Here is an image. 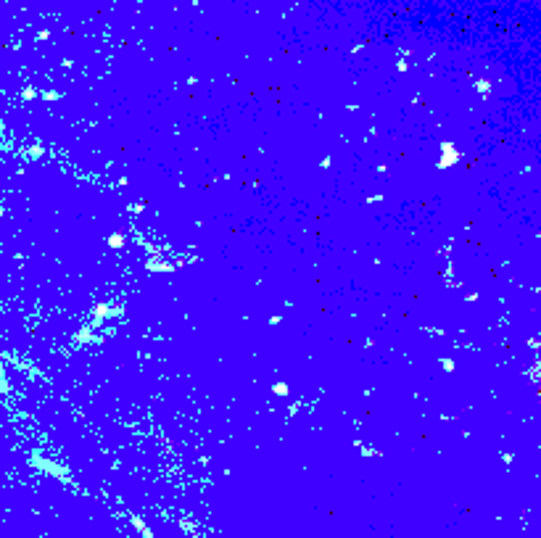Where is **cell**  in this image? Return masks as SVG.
Segmentation results:
<instances>
[{"label":"cell","mask_w":541,"mask_h":538,"mask_svg":"<svg viewBox=\"0 0 541 538\" xmlns=\"http://www.w3.org/2000/svg\"><path fill=\"white\" fill-rule=\"evenodd\" d=\"M129 211H132V214H140L143 206H140V203H132V206H129Z\"/></svg>","instance_id":"2e32d148"},{"label":"cell","mask_w":541,"mask_h":538,"mask_svg":"<svg viewBox=\"0 0 541 538\" xmlns=\"http://www.w3.org/2000/svg\"><path fill=\"white\" fill-rule=\"evenodd\" d=\"M61 98V93H56V90H48V93H42V100H58Z\"/></svg>","instance_id":"30bf717a"},{"label":"cell","mask_w":541,"mask_h":538,"mask_svg":"<svg viewBox=\"0 0 541 538\" xmlns=\"http://www.w3.org/2000/svg\"><path fill=\"white\" fill-rule=\"evenodd\" d=\"M132 525H135V528H138V530H140V533H143V536H146V538H153V533H151V528H148V525H146V522H143V520H140V517H135V515H132Z\"/></svg>","instance_id":"52a82bcc"},{"label":"cell","mask_w":541,"mask_h":538,"mask_svg":"<svg viewBox=\"0 0 541 538\" xmlns=\"http://www.w3.org/2000/svg\"><path fill=\"white\" fill-rule=\"evenodd\" d=\"M380 200H383V196H370L367 203H380Z\"/></svg>","instance_id":"9a60e30c"},{"label":"cell","mask_w":541,"mask_h":538,"mask_svg":"<svg viewBox=\"0 0 541 538\" xmlns=\"http://www.w3.org/2000/svg\"><path fill=\"white\" fill-rule=\"evenodd\" d=\"M111 248H125V243H127V238L125 235H119V232H114V235H108V240H106Z\"/></svg>","instance_id":"8992f818"},{"label":"cell","mask_w":541,"mask_h":538,"mask_svg":"<svg viewBox=\"0 0 541 538\" xmlns=\"http://www.w3.org/2000/svg\"><path fill=\"white\" fill-rule=\"evenodd\" d=\"M146 269L153 272V275H172V272H177V264L164 261V259H148V261H146Z\"/></svg>","instance_id":"277c9868"},{"label":"cell","mask_w":541,"mask_h":538,"mask_svg":"<svg viewBox=\"0 0 541 538\" xmlns=\"http://www.w3.org/2000/svg\"><path fill=\"white\" fill-rule=\"evenodd\" d=\"M108 317H122V309L111 306V303H95L93 306V327H98L103 319H108Z\"/></svg>","instance_id":"6da1fadb"},{"label":"cell","mask_w":541,"mask_h":538,"mask_svg":"<svg viewBox=\"0 0 541 538\" xmlns=\"http://www.w3.org/2000/svg\"><path fill=\"white\" fill-rule=\"evenodd\" d=\"M319 166H322V169H330V166H333V159H330V156H325V159H322V164H319Z\"/></svg>","instance_id":"7c38bea8"},{"label":"cell","mask_w":541,"mask_h":538,"mask_svg":"<svg viewBox=\"0 0 541 538\" xmlns=\"http://www.w3.org/2000/svg\"><path fill=\"white\" fill-rule=\"evenodd\" d=\"M298 409H301V404H298V401H296V404H291V409H288V414H291V417H293V414H296Z\"/></svg>","instance_id":"5bb4252c"},{"label":"cell","mask_w":541,"mask_h":538,"mask_svg":"<svg viewBox=\"0 0 541 538\" xmlns=\"http://www.w3.org/2000/svg\"><path fill=\"white\" fill-rule=\"evenodd\" d=\"M280 322H283V317H280V314H272V317H270V325H280Z\"/></svg>","instance_id":"4fadbf2b"},{"label":"cell","mask_w":541,"mask_h":538,"mask_svg":"<svg viewBox=\"0 0 541 538\" xmlns=\"http://www.w3.org/2000/svg\"><path fill=\"white\" fill-rule=\"evenodd\" d=\"M272 393H275V396H291V385L288 382H275V385H272Z\"/></svg>","instance_id":"ba28073f"},{"label":"cell","mask_w":541,"mask_h":538,"mask_svg":"<svg viewBox=\"0 0 541 538\" xmlns=\"http://www.w3.org/2000/svg\"><path fill=\"white\" fill-rule=\"evenodd\" d=\"M21 98H24V100H35V98H37V90H35V87H24V90H21Z\"/></svg>","instance_id":"9c48e42d"},{"label":"cell","mask_w":541,"mask_h":538,"mask_svg":"<svg viewBox=\"0 0 541 538\" xmlns=\"http://www.w3.org/2000/svg\"><path fill=\"white\" fill-rule=\"evenodd\" d=\"M29 464H40V467L45 470V472H50V475H56V478H63V480H69V475H66V470L61 467V464H53V462H45V459L40 457V454H32V459H29Z\"/></svg>","instance_id":"7a4b0ae2"},{"label":"cell","mask_w":541,"mask_h":538,"mask_svg":"<svg viewBox=\"0 0 541 538\" xmlns=\"http://www.w3.org/2000/svg\"><path fill=\"white\" fill-rule=\"evenodd\" d=\"M441 151H444V156L438 159V169H449V166H454L459 161V151H454L452 142H441Z\"/></svg>","instance_id":"3957f363"},{"label":"cell","mask_w":541,"mask_h":538,"mask_svg":"<svg viewBox=\"0 0 541 538\" xmlns=\"http://www.w3.org/2000/svg\"><path fill=\"white\" fill-rule=\"evenodd\" d=\"M441 367H444L446 372H452V369H454V361H452V359H441Z\"/></svg>","instance_id":"8fae6325"},{"label":"cell","mask_w":541,"mask_h":538,"mask_svg":"<svg viewBox=\"0 0 541 538\" xmlns=\"http://www.w3.org/2000/svg\"><path fill=\"white\" fill-rule=\"evenodd\" d=\"M101 340H103V338L93 333V327H82L80 333L74 335V343H80V346H84V343H101Z\"/></svg>","instance_id":"5b68a950"}]
</instances>
